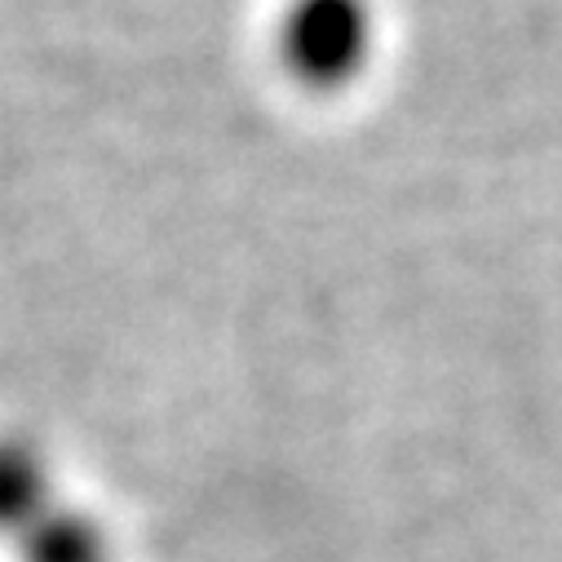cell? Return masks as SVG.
<instances>
[{"instance_id":"1","label":"cell","mask_w":562,"mask_h":562,"mask_svg":"<svg viewBox=\"0 0 562 562\" xmlns=\"http://www.w3.org/2000/svg\"><path fill=\"white\" fill-rule=\"evenodd\" d=\"M372 5L368 0H289L274 32V54L311 93H337L372 58Z\"/></svg>"},{"instance_id":"2","label":"cell","mask_w":562,"mask_h":562,"mask_svg":"<svg viewBox=\"0 0 562 562\" xmlns=\"http://www.w3.org/2000/svg\"><path fill=\"white\" fill-rule=\"evenodd\" d=\"M54 501L45 448L27 435H0V540L14 544Z\"/></svg>"},{"instance_id":"3","label":"cell","mask_w":562,"mask_h":562,"mask_svg":"<svg viewBox=\"0 0 562 562\" xmlns=\"http://www.w3.org/2000/svg\"><path fill=\"white\" fill-rule=\"evenodd\" d=\"M19 562H111V536L106 527L67 501H54L19 540Z\"/></svg>"}]
</instances>
